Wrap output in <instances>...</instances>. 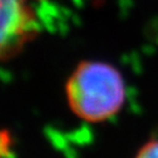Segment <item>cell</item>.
I'll use <instances>...</instances> for the list:
<instances>
[{
    "label": "cell",
    "mask_w": 158,
    "mask_h": 158,
    "mask_svg": "<svg viewBox=\"0 0 158 158\" xmlns=\"http://www.w3.org/2000/svg\"><path fill=\"white\" fill-rule=\"evenodd\" d=\"M136 156L143 158H158V139H151V141L147 142L144 145H142Z\"/></svg>",
    "instance_id": "cell-4"
},
{
    "label": "cell",
    "mask_w": 158,
    "mask_h": 158,
    "mask_svg": "<svg viewBox=\"0 0 158 158\" xmlns=\"http://www.w3.org/2000/svg\"><path fill=\"white\" fill-rule=\"evenodd\" d=\"M68 104L77 117L102 122L113 117L125 101V83L116 68L101 61H83L66 85Z\"/></svg>",
    "instance_id": "cell-1"
},
{
    "label": "cell",
    "mask_w": 158,
    "mask_h": 158,
    "mask_svg": "<svg viewBox=\"0 0 158 158\" xmlns=\"http://www.w3.org/2000/svg\"><path fill=\"white\" fill-rule=\"evenodd\" d=\"M12 136L8 130H0V157H11L12 153Z\"/></svg>",
    "instance_id": "cell-3"
},
{
    "label": "cell",
    "mask_w": 158,
    "mask_h": 158,
    "mask_svg": "<svg viewBox=\"0 0 158 158\" xmlns=\"http://www.w3.org/2000/svg\"><path fill=\"white\" fill-rule=\"evenodd\" d=\"M38 32L36 17L26 0H0V61L20 53Z\"/></svg>",
    "instance_id": "cell-2"
}]
</instances>
